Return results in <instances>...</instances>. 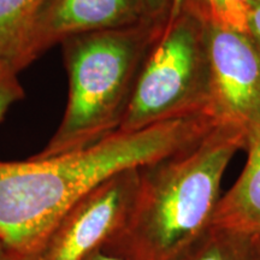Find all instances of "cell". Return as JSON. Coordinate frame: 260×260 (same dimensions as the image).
Instances as JSON below:
<instances>
[{"instance_id": "5bb4252c", "label": "cell", "mask_w": 260, "mask_h": 260, "mask_svg": "<svg viewBox=\"0 0 260 260\" xmlns=\"http://www.w3.org/2000/svg\"><path fill=\"white\" fill-rule=\"evenodd\" d=\"M248 35L260 52V0L253 6L248 21Z\"/></svg>"}, {"instance_id": "6da1fadb", "label": "cell", "mask_w": 260, "mask_h": 260, "mask_svg": "<svg viewBox=\"0 0 260 260\" xmlns=\"http://www.w3.org/2000/svg\"><path fill=\"white\" fill-rule=\"evenodd\" d=\"M214 125L204 112L117 132L80 151L0 160V240L12 251H38L61 217L93 188L195 144Z\"/></svg>"}, {"instance_id": "5b68a950", "label": "cell", "mask_w": 260, "mask_h": 260, "mask_svg": "<svg viewBox=\"0 0 260 260\" xmlns=\"http://www.w3.org/2000/svg\"><path fill=\"white\" fill-rule=\"evenodd\" d=\"M140 168L113 175L74 205L45 239L41 260H83L121 232L134 205Z\"/></svg>"}, {"instance_id": "3957f363", "label": "cell", "mask_w": 260, "mask_h": 260, "mask_svg": "<svg viewBox=\"0 0 260 260\" xmlns=\"http://www.w3.org/2000/svg\"><path fill=\"white\" fill-rule=\"evenodd\" d=\"M162 21L145 19L61 42L69 81L67 106L54 134L34 157L80 151L118 132Z\"/></svg>"}, {"instance_id": "9a60e30c", "label": "cell", "mask_w": 260, "mask_h": 260, "mask_svg": "<svg viewBox=\"0 0 260 260\" xmlns=\"http://www.w3.org/2000/svg\"><path fill=\"white\" fill-rule=\"evenodd\" d=\"M2 260H41L40 255H39V249L34 252H17L12 251V249H8L4 258Z\"/></svg>"}, {"instance_id": "ba28073f", "label": "cell", "mask_w": 260, "mask_h": 260, "mask_svg": "<svg viewBox=\"0 0 260 260\" xmlns=\"http://www.w3.org/2000/svg\"><path fill=\"white\" fill-rule=\"evenodd\" d=\"M240 176L218 201L212 225L260 239V128L247 136Z\"/></svg>"}, {"instance_id": "8fae6325", "label": "cell", "mask_w": 260, "mask_h": 260, "mask_svg": "<svg viewBox=\"0 0 260 260\" xmlns=\"http://www.w3.org/2000/svg\"><path fill=\"white\" fill-rule=\"evenodd\" d=\"M44 0H0V58L6 57L10 50Z\"/></svg>"}, {"instance_id": "30bf717a", "label": "cell", "mask_w": 260, "mask_h": 260, "mask_svg": "<svg viewBox=\"0 0 260 260\" xmlns=\"http://www.w3.org/2000/svg\"><path fill=\"white\" fill-rule=\"evenodd\" d=\"M182 260H259L255 237L211 226Z\"/></svg>"}, {"instance_id": "8992f818", "label": "cell", "mask_w": 260, "mask_h": 260, "mask_svg": "<svg viewBox=\"0 0 260 260\" xmlns=\"http://www.w3.org/2000/svg\"><path fill=\"white\" fill-rule=\"evenodd\" d=\"M144 0H44L4 58L18 73L67 39L145 21Z\"/></svg>"}, {"instance_id": "2e32d148", "label": "cell", "mask_w": 260, "mask_h": 260, "mask_svg": "<svg viewBox=\"0 0 260 260\" xmlns=\"http://www.w3.org/2000/svg\"><path fill=\"white\" fill-rule=\"evenodd\" d=\"M83 260H122V259L117 258V256L107 254V253L102 251V249H99V251L90 253V254L87 255Z\"/></svg>"}, {"instance_id": "d6986e66", "label": "cell", "mask_w": 260, "mask_h": 260, "mask_svg": "<svg viewBox=\"0 0 260 260\" xmlns=\"http://www.w3.org/2000/svg\"><path fill=\"white\" fill-rule=\"evenodd\" d=\"M258 256H259V255H258ZM259 260H260V259H259Z\"/></svg>"}, {"instance_id": "7a4b0ae2", "label": "cell", "mask_w": 260, "mask_h": 260, "mask_svg": "<svg viewBox=\"0 0 260 260\" xmlns=\"http://www.w3.org/2000/svg\"><path fill=\"white\" fill-rule=\"evenodd\" d=\"M247 134L216 124L199 141L140 168L124 226L102 251L122 260H182L212 225L228 165Z\"/></svg>"}, {"instance_id": "ac0fdd59", "label": "cell", "mask_w": 260, "mask_h": 260, "mask_svg": "<svg viewBox=\"0 0 260 260\" xmlns=\"http://www.w3.org/2000/svg\"><path fill=\"white\" fill-rule=\"evenodd\" d=\"M255 247H256V252H258V255L260 259V239H255Z\"/></svg>"}, {"instance_id": "9c48e42d", "label": "cell", "mask_w": 260, "mask_h": 260, "mask_svg": "<svg viewBox=\"0 0 260 260\" xmlns=\"http://www.w3.org/2000/svg\"><path fill=\"white\" fill-rule=\"evenodd\" d=\"M258 0H174L203 23L212 28L248 34V21Z\"/></svg>"}, {"instance_id": "4fadbf2b", "label": "cell", "mask_w": 260, "mask_h": 260, "mask_svg": "<svg viewBox=\"0 0 260 260\" xmlns=\"http://www.w3.org/2000/svg\"><path fill=\"white\" fill-rule=\"evenodd\" d=\"M174 0H144L146 18L158 22L167 17Z\"/></svg>"}, {"instance_id": "e0dca14e", "label": "cell", "mask_w": 260, "mask_h": 260, "mask_svg": "<svg viewBox=\"0 0 260 260\" xmlns=\"http://www.w3.org/2000/svg\"><path fill=\"white\" fill-rule=\"evenodd\" d=\"M8 249H9L8 246H6L5 243L0 240V260L4 258V255L6 254V252H8Z\"/></svg>"}, {"instance_id": "52a82bcc", "label": "cell", "mask_w": 260, "mask_h": 260, "mask_svg": "<svg viewBox=\"0 0 260 260\" xmlns=\"http://www.w3.org/2000/svg\"><path fill=\"white\" fill-rule=\"evenodd\" d=\"M209 45L207 112L217 124L235 126L248 136L260 128V52L248 34L212 27Z\"/></svg>"}, {"instance_id": "277c9868", "label": "cell", "mask_w": 260, "mask_h": 260, "mask_svg": "<svg viewBox=\"0 0 260 260\" xmlns=\"http://www.w3.org/2000/svg\"><path fill=\"white\" fill-rule=\"evenodd\" d=\"M209 27L172 4L142 65L118 132L209 113Z\"/></svg>"}, {"instance_id": "7c38bea8", "label": "cell", "mask_w": 260, "mask_h": 260, "mask_svg": "<svg viewBox=\"0 0 260 260\" xmlns=\"http://www.w3.org/2000/svg\"><path fill=\"white\" fill-rule=\"evenodd\" d=\"M18 75V71L8 60L0 58V122L10 109L25 95Z\"/></svg>"}]
</instances>
